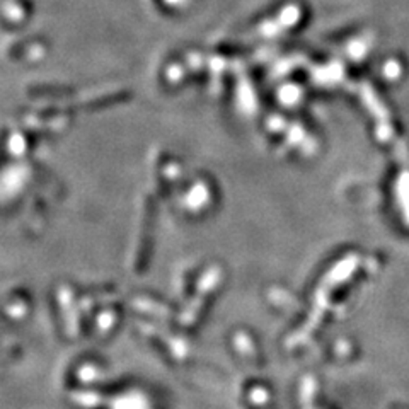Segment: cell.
<instances>
[{
	"label": "cell",
	"mask_w": 409,
	"mask_h": 409,
	"mask_svg": "<svg viewBox=\"0 0 409 409\" xmlns=\"http://www.w3.org/2000/svg\"><path fill=\"white\" fill-rule=\"evenodd\" d=\"M360 96H361V101L365 103V106L370 109V113L374 114L377 120H379V121H389V111H387L386 106L380 103L379 96L375 94V91L370 87V85H367V84L361 85Z\"/></svg>",
	"instance_id": "obj_1"
},
{
	"label": "cell",
	"mask_w": 409,
	"mask_h": 409,
	"mask_svg": "<svg viewBox=\"0 0 409 409\" xmlns=\"http://www.w3.org/2000/svg\"><path fill=\"white\" fill-rule=\"evenodd\" d=\"M368 48H370V43H367V39H355L348 46V55L351 60H361Z\"/></svg>",
	"instance_id": "obj_2"
},
{
	"label": "cell",
	"mask_w": 409,
	"mask_h": 409,
	"mask_svg": "<svg viewBox=\"0 0 409 409\" xmlns=\"http://www.w3.org/2000/svg\"><path fill=\"white\" fill-rule=\"evenodd\" d=\"M401 72H403V67H401V63L397 62V60H389V62L384 65V77H386L387 81H396V78H399Z\"/></svg>",
	"instance_id": "obj_3"
},
{
	"label": "cell",
	"mask_w": 409,
	"mask_h": 409,
	"mask_svg": "<svg viewBox=\"0 0 409 409\" xmlns=\"http://www.w3.org/2000/svg\"><path fill=\"white\" fill-rule=\"evenodd\" d=\"M392 135L394 130L389 125V121H379V125H377V138H379L380 142H389V140L392 138Z\"/></svg>",
	"instance_id": "obj_4"
}]
</instances>
